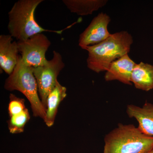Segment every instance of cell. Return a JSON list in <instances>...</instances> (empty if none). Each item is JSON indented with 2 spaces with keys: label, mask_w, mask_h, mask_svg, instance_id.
<instances>
[{
  "label": "cell",
  "mask_w": 153,
  "mask_h": 153,
  "mask_svg": "<svg viewBox=\"0 0 153 153\" xmlns=\"http://www.w3.org/2000/svg\"><path fill=\"white\" fill-rule=\"evenodd\" d=\"M136 64L128 54L125 55L112 62L105 72V79L108 82L117 80L123 84L131 85V78Z\"/></svg>",
  "instance_id": "9"
},
{
  "label": "cell",
  "mask_w": 153,
  "mask_h": 153,
  "mask_svg": "<svg viewBox=\"0 0 153 153\" xmlns=\"http://www.w3.org/2000/svg\"><path fill=\"white\" fill-rule=\"evenodd\" d=\"M107 0H63V2L71 13L81 16L91 15L106 4Z\"/></svg>",
  "instance_id": "13"
},
{
  "label": "cell",
  "mask_w": 153,
  "mask_h": 153,
  "mask_svg": "<svg viewBox=\"0 0 153 153\" xmlns=\"http://www.w3.org/2000/svg\"><path fill=\"white\" fill-rule=\"evenodd\" d=\"M146 153H153V149H152V150L148 152H147Z\"/></svg>",
  "instance_id": "16"
},
{
  "label": "cell",
  "mask_w": 153,
  "mask_h": 153,
  "mask_svg": "<svg viewBox=\"0 0 153 153\" xmlns=\"http://www.w3.org/2000/svg\"><path fill=\"white\" fill-rule=\"evenodd\" d=\"M43 0H19L14 4L8 13V30L10 35L18 41H23L44 32L61 34L64 30H52L43 28L36 22L35 12Z\"/></svg>",
  "instance_id": "2"
},
{
  "label": "cell",
  "mask_w": 153,
  "mask_h": 153,
  "mask_svg": "<svg viewBox=\"0 0 153 153\" xmlns=\"http://www.w3.org/2000/svg\"><path fill=\"white\" fill-rule=\"evenodd\" d=\"M17 43L22 61L27 66L37 67L47 62L45 55L51 43L44 34H36Z\"/></svg>",
  "instance_id": "6"
},
{
  "label": "cell",
  "mask_w": 153,
  "mask_h": 153,
  "mask_svg": "<svg viewBox=\"0 0 153 153\" xmlns=\"http://www.w3.org/2000/svg\"><path fill=\"white\" fill-rule=\"evenodd\" d=\"M64 67L62 56L59 52L54 51L51 60H47L44 65L33 67L38 84L39 97L46 110L47 97L55 87L58 81L57 76Z\"/></svg>",
  "instance_id": "5"
},
{
  "label": "cell",
  "mask_w": 153,
  "mask_h": 153,
  "mask_svg": "<svg viewBox=\"0 0 153 153\" xmlns=\"http://www.w3.org/2000/svg\"><path fill=\"white\" fill-rule=\"evenodd\" d=\"M103 153H146L153 149V137L133 124H119L104 138Z\"/></svg>",
  "instance_id": "3"
},
{
  "label": "cell",
  "mask_w": 153,
  "mask_h": 153,
  "mask_svg": "<svg viewBox=\"0 0 153 153\" xmlns=\"http://www.w3.org/2000/svg\"><path fill=\"white\" fill-rule=\"evenodd\" d=\"M24 99L20 98L13 94L10 95L8 105V113L10 117L21 113L27 108Z\"/></svg>",
  "instance_id": "15"
},
{
  "label": "cell",
  "mask_w": 153,
  "mask_h": 153,
  "mask_svg": "<svg viewBox=\"0 0 153 153\" xmlns=\"http://www.w3.org/2000/svg\"><path fill=\"white\" fill-rule=\"evenodd\" d=\"M13 40L10 35L0 36V66L9 75L13 71L19 57L18 43Z\"/></svg>",
  "instance_id": "8"
},
{
  "label": "cell",
  "mask_w": 153,
  "mask_h": 153,
  "mask_svg": "<svg viewBox=\"0 0 153 153\" xmlns=\"http://www.w3.org/2000/svg\"><path fill=\"white\" fill-rule=\"evenodd\" d=\"M129 117L135 119L140 131L148 136L153 137V104L146 102L143 106L133 104L127 106Z\"/></svg>",
  "instance_id": "10"
},
{
  "label": "cell",
  "mask_w": 153,
  "mask_h": 153,
  "mask_svg": "<svg viewBox=\"0 0 153 153\" xmlns=\"http://www.w3.org/2000/svg\"><path fill=\"white\" fill-rule=\"evenodd\" d=\"M131 81L137 89L149 91L153 89V65L140 62L136 64L132 72Z\"/></svg>",
  "instance_id": "12"
},
{
  "label": "cell",
  "mask_w": 153,
  "mask_h": 153,
  "mask_svg": "<svg viewBox=\"0 0 153 153\" xmlns=\"http://www.w3.org/2000/svg\"><path fill=\"white\" fill-rule=\"evenodd\" d=\"M132 36L126 31L111 34L99 44L83 48L88 52V68L96 73L106 71L113 62L130 52Z\"/></svg>",
  "instance_id": "1"
},
{
  "label": "cell",
  "mask_w": 153,
  "mask_h": 153,
  "mask_svg": "<svg viewBox=\"0 0 153 153\" xmlns=\"http://www.w3.org/2000/svg\"><path fill=\"white\" fill-rule=\"evenodd\" d=\"M30 119V113L27 108L21 113L10 117L7 122L10 133L16 134L23 132Z\"/></svg>",
  "instance_id": "14"
},
{
  "label": "cell",
  "mask_w": 153,
  "mask_h": 153,
  "mask_svg": "<svg viewBox=\"0 0 153 153\" xmlns=\"http://www.w3.org/2000/svg\"><path fill=\"white\" fill-rule=\"evenodd\" d=\"M111 20L110 17L102 12L94 17L79 36V47L82 49L87 46L99 44L107 39L111 34L108 29Z\"/></svg>",
  "instance_id": "7"
},
{
  "label": "cell",
  "mask_w": 153,
  "mask_h": 153,
  "mask_svg": "<svg viewBox=\"0 0 153 153\" xmlns=\"http://www.w3.org/2000/svg\"><path fill=\"white\" fill-rule=\"evenodd\" d=\"M66 91V88L57 81L47 97L46 118L44 122L49 127L54 125L58 107L67 96Z\"/></svg>",
  "instance_id": "11"
},
{
  "label": "cell",
  "mask_w": 153,
  "mask_h": 153,
  "mask_svg": "<svg viewBox=\"0 0 153 153\" xmlns=\"http://www.w3.org/2000/svg\"><path fill=\"white\" fill-rule=\"evenodd\" d=\"M4 88L9 91L16 90L22 92L30 102L33 116L45 120L46 110L39 97L33 67L25 64L21 55L13 71L6 79Z\"/></svg>",
  "instance_id": "4"
}]
</instances>
